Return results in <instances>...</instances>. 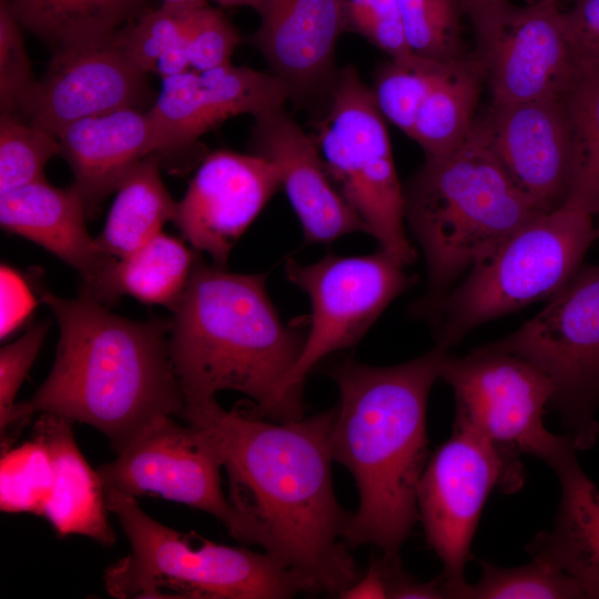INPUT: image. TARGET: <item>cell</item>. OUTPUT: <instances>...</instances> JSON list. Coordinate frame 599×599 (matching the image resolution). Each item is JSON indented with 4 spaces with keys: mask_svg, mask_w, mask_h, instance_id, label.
Returning <instances> with one entry per match:
<instances>
[{
    "mask_svg": "<svg viewBox=\"0 0 599 599\" xmlns=\"http://www.w3.org/2000/svg\"><path fill=\"white\" fill-rule=\"evenodd\" d=\"M336 407L273 422L216 399L184 406L180 417L212 437L227 475L237 540L253 544L336 597L358 578L344 535L351 518L332 479Z\"/></svg>",
    "mask_w": 599,
    "mask_h": 599,
    "instance_id": "1",
    "label": "cell"
},
{
    "mask_svg": "<svg viewBox=\"0 0 599 599\" xmlns=\"http://www.w3.org/2000/svg\"><path fill=\"white\" fill-rule=\"evenodd\" d=\"M58 321L53 366L33 396L16 403L1 428V450L37 413L85 423L116 453L162 418L180 416L185 402L170 353L171 319L133 321L79 293L63 298L30 277Z\"/></svg>",
    "mask_w": 599,
    "mask_h": 599,
    "instance_id": "2",
    "label": "cell"
},
{
    "mask_svg": "<svg viewBox=\"0 0 599 599\" xmlns=\"http://www.w3.org/2000/svg\"><path fill=\"white\" fill-rule=\"evenodd\" d=\"M447 354L436 345L398 365L346 359L329 369L339 392L333 459L353 475L359 498L344 535L348 547L369 545L385 559L400 560V548L418 520L428 395Z\"/></svg>",
    "mask_w": 599,
    "mask_h": 599,
    "instance_id": "3",
    "label": "cell"
},
{
    "mask_svg": "<svg viewBox=\"0 0 599 599\" xmlns=\"http://www.w3.org/2000/svg\"><path fill=\"white\" fill-rule=\"evenodd\" d=\"M265 284V274L233 273L197 256L171 309L170 353L184 406L235 390L266 419L302 418L284 399L282 385L306 333L283 323Z\"/></svg>",
    "mask_w": 599,
    "mask_h": 599,
    "instance_id": "4",
    "label": "cell"
},
{
    "mask_svg": "<svg viewBox=\"0 0 599 599\" xmlns=\"http://www.w3.org/2000/svg\"><path fill=\"white\" fill-rule=\"evenodd\" d=\"M405 195V219L427 268L422 312L540 212L471 128L451 152L425 164Z\"/></svg>",
    "mask_w": 599,
    "mask_h": 599,
    "instance_id": "5",
    "label": "cell"
},
{
    "mask_svg": "<svg viewBox=\"0 0 599 599\" xmlns=\"http://www.w3.org/2000/svg\"><path fill=\"white\" fill-rule=\"evenodd\" d=\"M131 551L104 572L110 596L129 599H284L317 592L272 555L183 534L148 516L135 497L105 489Z\"/></svg>",
    "mask_w": 599,
    "mask_h": 599,
    "instance_id": "6",
    "label": "cell"
},
{
    "mask_svg": "<svg viewBox=\"0 0 599 599\" xmlns=\"http://www.w3.org/2000/svg\"><path fill=\"white\" fill-rule=\"evenodd\" d=\"M596 240L592 215L579 209L565 204L538 214L423 311L434 317L436 345L449 349L475 327L550 298L582 265Z\"/></svg>",
    "mask_w": 599,
    "mask_h": 599,
    "instance_id": "7",
    "label": "cell"
},
{
    "mask_svg": "<svg viewBox=\"0 0 599 599\" xmlns=\"http://www.w3.org/2000/svg\"><path fill=\"white\" fill-rule=\"evenodd\" d=\"M313 135L341 193L370 234L403 266L415 258L405 231V195L385 118L353 65L338 70Z\"/></svg>",
    "mask_w": 599,
    "mask_h": 599,
    "instance_id": "8",
    "label": "cell"
},
{
    "mask_svg": "<svg viewBox=\"0 0 599 599\" xmlns=\"http://www.w3.org/2000/svg\"><path fill=\"white\" fill-rule=\"evenodd\" d=\"M537 367L554 386L550 407L578 450L599 435V264L581 265L547 305L488 345Z\"/></svg>",
    "mask_w": 599,
    "mask_h": 599,
    "instance_id": "9",
    "label": "cell"
},
{
    "mask_svg": "<svg viewBox=\"0 0 599 599\" xmlns=\"http://www.w3.org/2000/svg\"><path fill=\"white\" fill-rule=\"evenodd\" d=\"M440 378L454 392V424L484 437L512 464L522 466L519 455L527 454L554 469L578 451L568 435L546 428L554 386L527 361L484 345L461 357L448 353Z\"/></svg>",
    "mask_w": 599,
    "mask_h": 599,
    "instance_id": "10",
    "label": "cell"
},
{
    "mask_svg": "<svg viewBox=\"0 0 599 599\" xmlns=\"http://www.w3.org/2000/svg\"><path fill=\"white\" fill-rule=\"evenodd\" d=\"M285 274L307 294L312 308L303 351L282 385L284 399L303 417V384L313 367L356 345L415 280L382 248L357 256L329 254L306 265L288 258Z\"/></svg>",
    "mask_w": 599,
    "mask_h": 599,
    "instance_id": "11",
    "label": "cell"
},
{
    "mask_svg": "<svg viewBox=\"0 0 599 599\" xmlns=\"http://www.w3.org/2000/svg\"><path fill=\"white\" fill-rule=\"evenodd\" d=\"M522 473L484 437L456 424L427 460L417 488L418 520L443 564L447 598L466 582L471 540L489 494L496 487L515 493Z\"/></svg>",
    "mask_w": 599,
    "mask_h": 599,
    "instance_id": "12",
    "label": "cell"
},
{
    "mask_svg": "<svg viewBox=\"0 0 599 599\" xmlns=\"http://www.w3.org/2000/svg\"><path fill=\"white\" fill-rule=\"evenodd\" d=\"M491 91V103L510 104L565 95L576 63L557 2L526 7L508 1L471 20Z\"/></svg>",
    "mask_w": 599,
    "mask_h": 599,
    "instance_id": "13",
    "label": "cell"
},
{
    "mask_svg": "<svg viewBox=\"0 0 599 599\" xmlns=\"http://www.w3.org/2000/svg\"><path fill=\"white\" fill-rule=\"evenodd\" d=\"M222 460L201 426L162 418L98 468L104 488L126 495L159 496L205 511L235 539L240 526L221 485Z\"/></svg>",
    "mask_w": 599,
    "mask_h": 599,
    "instance_id": "14",
    "label": "cell"
},
{
    "mask_svg": "<svg viewBox=\"0 0 599 599\" xmlns=\"http://www.w3.org/2000/svg\"><path fill=\"white\" fill-rule=\"evenodd\" d=\"M473 126L540 212L566 204L577 172V148L566 94L491 103Z\"/></svg>",
    "mask_w": 599,
    "mask_h": 599,
    "instance_id": "15",
    "label": "cell"
},
{
    "mask_svg": "<svg viewBox=\"0 0 599 599\" xmlns=\"http://www.w3.org/2000/svg\"><path fill=\"white\" fill-rule=\"evenodd\" d=\"M280 185V171L267 159L214 151L177 202L174 223L196 252L225 267L232 248Z\"/></svg>",
    "mask_w": 599,
    "mask_h": 599,
    "instance_id": "16",
    "label": "cell"
},
{
    "mask_svg": "<svg viewBox=\"0 0 599 599\" xmlns=\"http://www.w3.org/2000/svg\"><path fill=\"white\" fill-rule=\"evenodd\" d=\"M288 99L286 88L271 72L232 63L162 79L148 110L153 152L181 150L232 116L255 118L284 106Z\"/></svg>",
    "mask_w": 599,
    "mask_h": 599,
    "instance_id": "17",
    "label": "cell"
},
{
    "mask_svg": "<svg viewBox=\"0 0 599 599\" xmlns=\"http://www.w3.org/2000/svg\"><path fill=\"white\" fill-rule=\"evenodd\" d=\"M113 34L53 52L24 110L29 123L58 136L78 120L138 108L149 94L146 74L129 60Z\"/></svg>",
    "mask_w": 599,
    "mask_h": 599,
    "instance_id": "18",
    "label": "cell"
},
{
    "mask_svg": "<svg viewBox=\"0 0 599 599\" xmlns=\"http://www.w3.org/2000/svg\"><path fill=\"white\" fill-rule=\"evenodd\" d=\"M257 13L251 42L270 72L291 100L324 114L338 74L336 43L346 31L344 0H265Z\"/></svg>",
    "mask_w": 599,
    "mask_h": 599,
    "instance_id": "19",
    "label": "cell"
},
{
    "mask_svg": "<svg viewBox=\"0 0 599 599\" xmlns=\"http://www.w3.org/2000/svg\"><path fill=\"white\" fill-rule=\"evenodd\" d=\"M250 145L252 153L277 166L281 185L307 243H329L351 233H367L331 176L315 140L284 106L254 118Z\"/></svg>",
    "mask_w": 599,
    "mask_h": 599,
    "instance_id": "20",
    "label": "cell"
},
{
    "mask_svg": "<svg viewBox=\"0 0 599 599\" xmlns=\"http://www.w3.org/2000/svg\"><path fill=\"white\" fill-rule=\"evenodd\" d=\"M87 211L71 186L59 189L45 179L0 194V224L45 248L81 275L80 291L94 286L116 260L102 252L87 229Z\"/></svg>",
    "mask_w": 599,
    "mask_h": 599,
    "instance_id": "21",
    "label": "cell"
},
{
    "mask_svg": "<svg viewBox=\"0 0 599 599\" xmlns=\"http://www.w3.org/2000/svg\"><path fill=\"white\" fill-rule=\"evenodd\" d=\"M152 136L149 113L138 108L84 118L59 133L61 155L73 172L72 187L81 196L87 215L119 189L139 162L154 154Z\"/></svg>",
    "mask_w": 599,
    "mask_h": 599,
    "instance_id": "22",
    "label": "cell"
},
{
    "mask_svg": "<svg viewBox=\"0 0 599 599\" xmlns=\"http://www.w3.org/2000/svg\"><path fill=\"white\" fill-rule=\"evenodd\" d=\"M71 423L60 415L40 413L33 424L32 437L49 450L54 471L42 517L60 536L81 535L110 546L115 535L108 520L105 488L79 450Z\"/></svg>",
    "mask_w": 599,
    "mask_h": 599,
    "instance_id": "23",
    "label": "cell"
},
{
    "mask_svg": "<svg viewBox=\"0 0 599 599\" xmlns=\"http://www.w3.org/2000/svg\"><path fill=\"white\" fill-rule=\"evenodd\" d=\"M554 470L561 485L558 512L527 551L571 576L586 598L599 599V488L580 467L577 451Z\"/></svg>",
    "mask_w": 599,
    "mask_h": 599,
    "instance_id": "24",
    "label": "cell"
},
{
    "mask_svg": "<svg viewBox=\"0 0 599 599\" xmlns=\"http://www.w3.org/2000/svg\"><path fill=\"white\" fill-rule=\"evenodd\" d=\"M199 252L161 232L126 257L116 258L98 283L79 293L103 304L130 295L172 309L183 294Z\"/></svg>",
    "mask_w": 599,
    "mask_h": 599,
    "instance_id": "25",
    "label": "cell"
},
{
    "mask_svg": "<svg viewBox=\"0 0 599 599\" xmlns=\"http://www.w3.org/2000/svg\"><path fill=\"white\" fill-rule=\"evenodd\" d=\"M176 207L161 179L160 156L150 154L120 184L95 243L108 255L126 257L174 222Z\"/></svg>",
    "mask_w": 599,
    "mask_h": 599,
    "instance_id": "26",
    "label": "cell"
},
{
    "mask_svg": "<svg viewBox=\"0 0 599 599\" xmlns=\"http://www.w3.org/2000/svg\"><path fill=\"white\" fill-rule=\"evenodd\" d=\"M485 77L477 55L444 64L418 110L410 135L426 159L451 152L468 136Z\"/></svg>",
    "mask_w": 599,
    "mask_h": 599,
    "instance_id": "27",
    "label": "cell"
},
{
    "mask_svg": "<svg viewBox=\"0 0 599 599\" xmlns=\"http://www.w3.org/2000/svg\"><path fill=\"white\" fill-rule=\"evenodd\" d=\"M21 26L53 52L111 37L144 0H9Z\"/></svg>",
    "mask_w": 599,
    "mask_h": 599,
    "instance_id": "28",
    "label": "cell"
},
{
    "mask_svg": "<svg viewBox=\"0 0 599 599\" xmlns=\"http://www.w3.org/2000/svg\"><path fill=\"white\" fill-rule=\"evenodd\" d=\"M577 148V172L566 205L599 214V67L578 68L566 93Z\"/></svg>",
    "mask_w": 599,
    "mask_h": 599,
    "instance_id": "29",
    "label": "cell"
},
{
    "mask_svg": "<svg viewBox=\"0 0 599 599\" xmlns=\"http://www.w3.org/2000/svg\"><path fill=\"white\" fill-rule=\"evenodd\" d=\"M481 578L475 585L464 582L451 598L460 599H579L586 598L580 585L551 562L534 558L516 568H502L479 561Z\"/></svg>",
    "mask_w": 599,
    "mask_h": 599,
    "instance_id": "30",
    "label": "cell"
},
{
    "mask_svg": "<svg viewBox=\"0 0 599 599\" xmlns=\"http://www.w3.org/2000/svg\"><path fill=\"white\" fill-rule=\"evenodd\" d=\"M444 64L409 53L390 58L375 75L370 90L377 108L409 138L418 110Z\"/></svg>",
    "mask_w": 599,
    "mask_h": 599,
    "instance_id": "31",
    "label": "cell"
},
{
    "mask_svg": "<svg viewBox=\"0 0 599 599\" xmlns=\"http://www.w3.org/2000/svg\"><path fill=\"white\" fill-rule=\"evenodd\" d=\"M54 480L53 463L38 439L2 451L0 463V508L4 512L42 516Z\"/></svg>",
    "mask_w": 599,
    "mask_h": 599,
    "instance_id": "32",
    "label": "cell"
},
{
    "mask_svg": "<svg viewBox=\"0 0 599 599\" xmlns=\"http://www.w3.org/2000/svg\"><path fill=\"white\" fill-rule=\"evenodd\" d=\"M410 51L437 62L465 58L460 0H397Z\"/></svg>",
    "mask_w": 599,
    "mask_h": 599,
    "instance_id": "33",
    "label": "cell"
},
{
    "mask_svg": "<svg viewBox=\"0 0 599 599\" xmlns=\"http://www.w3.org/2000/svg\"><path fill=\"white\" fill-rule=\"evenodd\" d=\"M61 155L57 136L14 114L0 116V194L44 179L43 170Z\"/></svg>",
    "mask_w": 599,
    "mask_h": 599,
    "instance_id": "34",
    "label": "cell"
},
{
    "mask_svg": "<svg viewBox=\"0 0 599 599\" xmlns=\"http://www.w3.org/2000/svg\"><path fill=\"white\" fill-rule=\"evenodd\" d=\"M196 8L161 4L158 9L141 11L115 31L113 39L139 70L153 73L160 57L187 37Z\"/></svg>",
    "mask_w": 599,
    "mask_h": 599,
    "instance_id": "35",
    "label": "cell"
},
{
    "mask_svg": "<svg viewBox=\"0 0 599 599\" xmlns=\"http://www.w3.org/2000/svg\"><path fill=\"white\" fill-rule=\"evenodd\" d=\"M22 28L9 0H0V110L18 116L23 115L38 83Z\"/></svg>",
    "mask_w": 599,
    "mask_h": 599,
    "instance_id": "36",
    "label": "cell"
},
{
    "mask_svg": "<svg viewBox=\"0 0 599 599\" xmlns=\"http://www.w3.org/2000/svg\"><path fill=\"white\" fill-rule=\"evenodd\" d=\"M345 30L353 31L390 58L413 53L397 0H344Z\"/></svg>",
    "mask_w": 599,
    "mask_h": 599,
    "instance_id": "37",
    "label": "cell"
},
{
    "mask_svg": "<svg viewBox=\"0 0 599 599\" xmlns=\"http://www.w3.org/2000/svg\"><path fill=\"white\" fill-rule=\"evenodd\" d=\"M242 41L230 20L209 3L196 8L187 31L191 70L205 71L231 63V55Z\"/></svg>",
    "mask_w": 599,
    "mask_h": 599,
    "instance_id": "38",
    "label": "cell"
},
{
    "mask_svg": "<svg viewBox=\"0 0 599 599\" xmlns=\"http://www.w3.org/2000/svg\"><path fill=\"white\" fill-rule=\"evenodd\" d=\"M51 323L43 321L28 328L14 342L0 349V429L16 405V396L34 362Z\"/></svg>",
    "mask_w": 599,
    "mask_h": 599,
    "instance_id": "39",
    "label": "cell"
},
{
    "mask_svg": "<svg viewBox=\"0 0 599 599\" xmlns=\"http://www.w3.org/2000/svg\"><path fill=\"white\" fill-rule=\"evenodd\" d=\"M562 17L576 70L599 67V0H576Z\"/></svg>",
    "mask_w": 599,
    "mask_h": 599,
    "instance_id": "40",
    "label": "cell"
},
{
    "mask_svg": "<svg viewBox=\"0 0 599 599\" xmlns=\"http://www.w3.org/2000/svg\"><path fill=\"white\" fill-rule=\"evenodd\" d=\"M34 306L31 290L23 278L6 265L1 266V338L12 333Z\"/></svg>",
    "mask_w": 599,
    "mask_h": 599,
    "instance_id": "41",
    "label": "cell"
},
{
    "mask_svg": "<svg viewBox=\"0 0 599 599\" xmlns=\"http://www.w3.org/2000/svg\"><path fill=\"white\" fill-rule=\"evenodd\" d=\"M385 577L388 598L394 599H441L447 598L441 578L428 582L416 581L408 576L400 560H379Z\"/></svg>",
    "mask_w": 599,
    "mask_h": 599,
    "instance_id": "42",
    "label": "cell"
},
{
    "mask_svg": "<svg viewBox=\"0 0 599 599\" xmlns=\"http://www.w3.org/2000/svg\"><path fill=\"white\" fill-rule=\"evenodd\" d=\"M343 599L388 598L387 586L379 560L372 561L364 576L338 596Z\"/></svg>",
    "mask_w": 599,
    "mask_h": 599,
    "instance_id": "43",
    "label": "cell"
},
{
    "mask_svg": "<svg viewBox=\"0 0 599 599\" xmlns=\"http://www.w3.org/2000/svg\"><path fill=\"white\" fill-rule=\"evenodd\" d=\"M464 12L467 13L470 20L476 19L485 11L497 7L508 0H460Z\"/></svg>",
    "mask_w": 599,
    "mask_h": 599,
    "instance_id": "44",
    "label": "cell"
},
{
    "mask_svg": "<svg viewBox=\"0 0 599 599\" xmlns=\"http://www.w3.org/2000/svg\"><path fill=\"white\" fill-rule=\"evenodd\" d=\"M213 1L225 7L247 6L258 11V9L261 8V6L263 4L265 0H213Z\"/></svg>",
    "mask_w": 599,
    "mask_h": 599,
    "instance_id": "45",
    "label": "cell"
},
{
    "mask_svg": "<svg viewBox=\"0 0 599 599\" xmlns=\"http://www.w3.org/2000/svg\"><path fill=\"white\" fill-rule=\"evenodd\" d=\"M162 4L180 8H192L207 3V0H161Z\"/></svg>",
    "mask_w": 599,
    "mask_h": 599,
    "instance_id": "46",
    "label": "cell"
},
{
    "mask_svg": "<svg viewBox=\"0 0 599 599\" xmlns=\"http://www.w3.org/2000/svg\"><path fill=\"white\" fill-rule=\"evenodd\" d=\"M597 231V238H599V225L596 227Z\"/></svg>",
    "mask_w": 599,
    "mask_h": 599,
    "instance_id": "47",
    "label": "cell"
},
{
    "mask_svg": "<svg viewBox=\"0 0 599 599\" xmlns=\"http://www.w3.org/2000/svg\"><path fill=\"white\" fill-rule=\"evenodd\" d=\"M548 1H554V2H558L559 0H548Z\"/></svg>",
    "mask_w": 599,
    "mask_h": 599,
    "instance_id": "48",
    "label": "cell"
}]
</instances>
